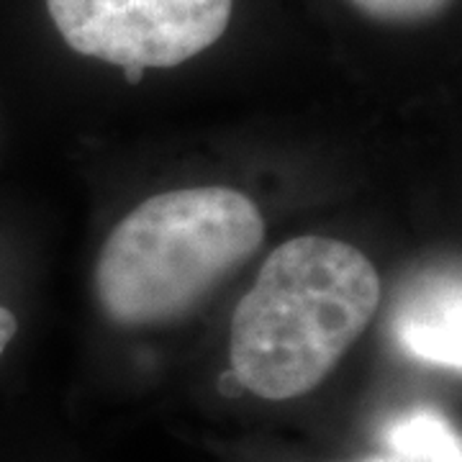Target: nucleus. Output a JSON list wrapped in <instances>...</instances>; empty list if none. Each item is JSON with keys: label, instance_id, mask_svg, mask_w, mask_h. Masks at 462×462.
Returning <instances> with one entry per match:
<instances>
[{"label": "nucleus", "instance_id": "obj_1", "mask_svg": "<svg viewBox=\"0 0 462 462\" xmlns=\"http://www.w3.org/2000/svg\"><path fill=\"white\" fill-rule=\"evenodd\" d=\"M378 303V270L360 249L296 236L270 252L234 311L231 373L267 401L303 396L363 337Z\"/></svg>", "mask_w": 462, "mask_h": 462}, {"label": "nucleus", "instance_id": "obj_2", "mask_svg": "<svg viewBox=\"0 0 462 462\" xmlns=\"http://www.w3.org/2000/svg\"><path fill=\"white\" fill-rule=\"evenodd\" d=\"M263 242V214L239 190L200 185L152 196L116 224L100 249V309L124 327L180 319Z\"/></svg>", "mask_w": 462, "mask_h": 462}, {"label": "nucleus", "instance_id": "obj_3", "mask_svg": "<svg viewBox=\"0 0 462 462\" xmlns=\"http://www.w3.org/2000/svg\"><path fill=\"white\" fill-rule=\"evenodd\" d=\"M234 0H47L69 50L108 65L162 69L214 47Z\"/></svg>", "mask_w": 462, "mask_h": 462}, {"label": "nucleus", "instance_id": "obj_4", "mask_svg": "<svg viewBox=\"0 0 462 462\" xmlns=\"http://www.w3.org/2000/svg\"><path fill=\"white\" fill-rule=\"evenodd\" d=\"M462 288L457 270L427 273L409 285L393 314V337L416 360L462 367Z\"/></svg>", "mask_w": 462, "mask_h": 462}, {"label": "nucleus", "instance_id": "obj_5", "mask_svg": "<svg viewBox=\"0 0 462 462\" xmlns=\"http://www.w3.org/2000/svg\"><path fill=\"white\" fill-rule=\"evenodd\" d=\"M355 11L378 23L411 26L445 14L452 0H346Z\"/></svg>", "mask_w": 462, "mask_h": 462}, {"label": "nucleus", "instance_id": "obj_6", "mask_svg": "<svg viewBox=\"0 0 462 462\" xmlns=\"http://www.w3.org/2000/svg\"><path fill=\"white\" fill-rule=\"evenodd\" d=\"M16 331H18L16 316L11 314L8 309H3V306H0V355L5 352L8 342L16 337Z\"/></svg>", "mask_w": 462, "mask_h": 462}, {"label": "nucleus", "instance_id": "obj_7", "mask_svg": "<svg viewBox=\"0 0 462 462\" xmlns=\"http://www.w3.org/2000/svg\"><path fill=\"white\" fill-rule=\"evenodd\" d=\"M124 72H126L129 83H139V78H142V72H144V69H136V67H129V69H124Z\"/></svg>", "mask_w": 462, "mask_h": 462}, {"label": "nucleus", "instance_id": "obj_8", "mask_svg": "<svg viewBox=\"0 0 462 462\" xmlns=\"http://www.w3.org/2000/svg\"><path fill=\"white\" fill-rule=\"evenodd\" d=\"M357 462H409V460H396V457H365Z\"/></svg>", "mask_w": 462, "mask_h": 462}]
</instances>
